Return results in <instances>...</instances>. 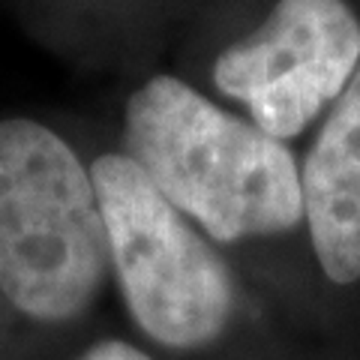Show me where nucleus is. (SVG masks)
<instances>
[{"label": "nucleus", "mask_w": 360, "mask_h": 360, "mask_svg": "<svg viewBox=\"0 0 360 360\" xmlns=\"http://www.w3.org/2000/svg\"><path fill=\"white\" fill-rule=\"evenodd\" d=\"M129 160L217 240L291 231L303 219L300 172L285 144L172 75L127 105Z\"/></svg>", "instance_id": "f257e3e1"}, {"label": "nucleus", "mask_w": 360, "mask_h": 360, "mask_svg": "<svg viewBox=\"0 0 360 360\" xmlns=\"http://www.w3.org/2000/svg\"><path fill=\"white\" fill-rule=\"evenodd\" d=\"M108 238L94 180L51 129L0 120V288L27 315L60 321L103 285Z\"/></svg>", "instance_id": "f03ea898"}, {"label": "nucleus", "mask_w": 360, "mask_h": 360, "mask_svg": "<svg viewBox=\"0 0 360 360\" xmlns=\"http://www.w3.org/2000/svg\"><path fill=\"white\" fill-rule=\"evenodd\" d=\"M90 180L135 321L172 348L210 342L231 312L225 264L129 156H99Z\"/></svg>", "instance_id": "7ed1b4c3"}, {"label": "nucleus", "mask_w": 360, "mask_h": 360, "mask_svg": "<svg viewBox=\"0 0 360 360\" xmlns=\"http://www.w3.org/2000/svg\"><path fill=\"white\" fill-rule=\"evenodd\" d=\"M360 70V21L345 0H279L250 39L219 54L213 82L274 139H295Z\"/></svg>", "instance_id": "20e7f679"}, {"label": "nucleus", "mask_w": 360, "mask_h": 360, "mask_svg": "<svg viewBox=\"0 0 360 360\" xmlns=\"http://www.w3.org/2000/svg\"><path fill=\"white\" fill-rule=\"evenodd\" d=\"M300 195L324 274L340 285L360 279V70L303 162Z\"/></svg>", "instance_id": "39448f33"}, {"label": "nucleus", "mask_w": 360, "mask_h": 360, "mask_svg": "<svg viewBox=\"0 0 360 360\" xmlns=\"http://www.w3.org/2000/svg\"><path fill=\"white\" fill-rule=\"evenodd\" d=\"M84 360H150V357L141 354L139 348H132L127 342H103V345H96Z\"/></svg>", "instance_id": "423d86ee"}]
</instances>
